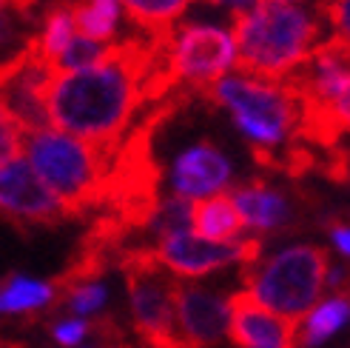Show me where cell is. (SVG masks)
<instances>
[{"label": "cell", "instance_id": "31", "mask_svg": "<svg viewBox=\"0 0 350 348\" xmlns=\"http://www.w3.org/2000/svg\"><path fill=\"white\" fill-rule=\"evenodd\" d=\"M185 3H191V0H185Z\"/></svg>", "mask_w": 350, "mask_h": 348}, {"label": "cell", "instance_id": "9", "mask_svg": "<svg viewBox=\"0 0 350 348\" xmlns=\"http://www.w3.org/2000/svg\"><path fill=\"white\" fill-rule=\"evenodd\" d=\"M228 197L239 212L242 223H248L259 237L299 232V225H305L302 212H313L317 208V197L308 195V191H302V197H299V188H296V197H288L285 191L273 188L262 177L234 186L228 191Z\"/></svg>", "mask_w": 350, "mask_h": 348}, {"label": "cell", "instance_id": "27", "mask_svg": "<svg viewBox=\"0 0 350 348\" xmlns=\"http://www.w3.org/2000/svg\"><path fill=\"white\" fill-rule=\"evenodd\" d=\"M38 3H40V0H6V6H9V9H14L21 17H29Z\"/></svg>", "mask_w": 350, "mask_h": 348}, {"label": "cell", "instance_id": "3", "mask_svg": "<svg viewBox=\"0 0 350 348\" xmlns=\"http://www.w3.org/2000/svg\"><path fill=\"white\" fill-rule=\"evenodd\" d=\"M23 149L29 154V169L63 206L68 220H89L100 212L103 180L114 151H103L51 129L26 134Z\"/></svg>", "mask_w": 350, "mask_h": 348}, {"label": "cell", "instance_id": "17", "mask_svg": "<svg viewBox=\"0 0 350 348\" xmlns=\"http://www.w3.org/2000/svg\"><path fill=\"white\" fill-rule=\"evenodd\" d=\"M129 21L146 38H165L180 23L185 0H122Z\"/></svg>", "mask_w": 350, "mask_h": 348}, {"label": "cell", "instance_id": "6", "mask_svg": "<svg viewBox=\"0 0 350 348\" xmlns=\"http://www.w3.org/2000/svg\"><path fill=\"white\" fill-rule=\"evenodd\" d=\"M117 266L126 277L131 320L139 343L146 348H183L174 314L177 277L163 269L151 246H126L117 257Z\"/></svg>", "mask_w": 350, "mask_h": 348}, {"label": "cell", "instance_id": "7", "mask_svg": "<svg viewBox=\"0 0 350 348\" xmlns=\"http://www.w3.org/2000/svg\"><path fill=\"white\" fill-rule=\"evenodd\" d=\"M171 63L180 86L202 92L234 66V40L225 29L205 23H177L171 38Z\"/></svg>", "mask_w": 350, "mask_h": 348}, {"label": "cell", "instance_id": "10", "mask_svg": "<svg viewBox=\"0 0 350 348\" xmlns=\"http://www.w3.org/2000/svg\"><path fill=\"white\" fill-rule=\"evenodd\" d=\"M0 217L9 220L17 232L55 229L68 223L63 206L51 197L23 158L0 169Z\"/></svg>", "mask_w": 350, "mask_h": 348}, {"label": "cell", "instance_id": "14", "mask_svg": "<svg viewBox=\"0 0 350 348\" xmlns=\"http://www.w3.org/2000/svg\"><path fill=\"white\" fill-rule=\"evenodd\" d=\"M188 225H194V237L208 243H234L242 237L245 223L234 208L228 195H211L194 200L188 208Z\"/></svg>", "mask_w": 350, "mask_h": 348}, {"label": "cell", "instance_id": "1", "mask_svg": "<svg viewBox=\"0 0 350 348\" xmlns=\"http://www.w3.org/2000/svg\"><path fill=\"white\" fill-rule=\"evenodd\" d=\"M171 34L146 38L137 32L106 46L92 69L57 72L46 89L49 123L103 151H117L143 112V83L163 60Z\"/></svg>", "mask_w": 350, "mask_h": 348}, {"label": "cell", "instance_id": "2", "mask_svg": "<svg viewBox=\"0 0 350 348\" xmlns=\"http://www.w3.org/2000/svg\"><path fill=\"white\" fill-rule=\"evenodd\" d=\"M234 66L242 77L282 83L299 69L319 43L322 17L317 9H299L259 0L251 12H231Z\"/></svg>", "mask_w": 350, "mask_h": 348}, {"label": "cell", "instance_id": "4", "mask_svg": "<svg viewBox=\"0 0 350 348\" xmlns=\"http://www.w3.org/2000/svg\"><path fill=\"white\" fill-rule=\"evenodd\" d=\"M205 103L228 109L237 120L251 154L262 169H271L296 132V100L282 83H262L251 77H225L200 92Z\"/></svg>", "mask_w": 350, "mask_h": 348}, {"label": "cell", "instance_id": "25", "mask_svg": "<svg viewBox=\"0 0 350 348\" xmlns=\"http://www.w3.org/2000/svg\"><path fill=\"white\" fill-rule=\"evenodd\" d=\"M14 43H26V34L21 32V23L9 14H0V55L9 51Z\"/></svg>", "mask_w": 350, "mask_h": 348}, {"label": "cell", "instance_id": "24", "mask_svg": "<svg viewBox=\"0 0 350 348\" xmlns=\"http://www.w3.org/2000/svg\"><path fill=\"white\" fill-rule=\"evenodd\" d=\"M92 334V320H63L51 325V340L60 348H72Z\"/></svg>", "mask_w": 350, "mask_h": 348}, {"label": "cell", "instance_id": "29", "mask_svg": "<svg viewBox=\"0 0 350 348\" xmlns=\"http://www.w3.org/2000/svg\"><path fill=\"white\" fill-rule=\"evenodd\" d=\"M3 6H6V0H0V9H3Z\"/></svg>", "mask_w": 350, "mask_h": 348}, {"label": "cell", "instance_id": "11", "mask_svg": "<svg viewBox=\"0 0 350 348\" xmlns=\"http://www.w3.org/2000/svg\"><path fill=\"white\" fill-rule=\"evenodd\" d=\"M228 337L237 348H296V320L268 311L251 291H237L228 300Z\"/></svg>", "mask_w": 350, "mask_h": 348}, {"label": "cell", "instance_id": "20", "mask_svg": "<svg viewBox=\"0 0 350 348\" xmlns=\"http://www.w3.org/2000/svg\"><path fill=\"white\" fill-rule=\"evenodd\" d=\"M188 208H191V203L177 197V195L160 200V208H157V217H154L148 232H154L157 240L188 232Z\"/></svg>", "mask_w": 350, "mask_h": 348}, {"label": "cell", "instance_id": "15", "mask_svg": "<svg viewBox=\"0 0 350 348\" xmlns=\"http://www.w3.org/2000/svg\"><path fill=\"white\" fill-rule=\"evenodd\" d=\"M347 291L345 294H334L330 300H325L322 306L310 308L308 314L296 325V348H317L325 340L334 337L339 328L347 323Z\"/></svg>", "mask_w": 350, "mask_h": 348}, {"label": "cell", "instance_id": "28", "mask_svg": "<svg viewBox=\"0 0 350 348\" xmlns=\"http://www.w3.org/2000/svg\"><path fill=\"white\" fill-rule=\"evenodd\" d=\"M103 348H131L129 343H109V345H103Z\"/></svg>", "mask_w": 350, "mask_h": 348}, {"label": "cell", "instance_id": "26", "mask_svg": "<svg viewBox=\"0 0 350 348\" xmlns=\"http://www.w3.org/2000/svg\"><path fill=\"white\" fill-rule=\"evenodd\" d=\"M202 3H211V6H228L231 12H251L259 0H202Z\"/></svg>", "mask_w": 350, "mask_h": 348}, {"label": "cell", "instance_id": "19", "mask_svg": "<svg viewBox=\"0 0 350 348\" xmlns=\"http://www.w3.org/2000/svg\"><path fill=\"white\" fill-rule=\"evenodd\" d=\"M68 6H72V0H55V3L46 9L43 32L34 34V38H38L40 51H43V58L49 63H55V66H57L60 55L66 51V46L72 43V38H75V26H72Z\"/></svg>", "mask_w": 350, "mask_h": 348}, {"label": "cell", "instance_id": "18", "mask_svg": "<svg viewBox=\"0 0 350 348\" xmlns=\"http://www.w3.org/2000/svg\"><path fill=\"white\" fill-rule=\"evenodd\" d=\"M55 306V288L46 280H29V277H6L0 288V314H34L40 308Z\"/></svg>", "mask_w": 350, "mask_h": 348}, {"label": "cell", "instance_id": "23", "mask_svg": "<svg viewBox=\"0 0 350 348\" xmlns=\"http://www.w3.org/2000/svg\"><path fill=\"white\" fill-rule=\"evenodd\" d=\"M23 137H26V132L21 129V123H17L12 112L0 103V169L12 160L23 158Z\"/></svg>", "mask_w": 350, "mask_h": 348}, {"label": "cell", "instance_id": "5", "mask_svg": "<svg viewBox=\"0 0 350 348\" xmlns=\"http://www.w3.org/2000/svg\"><path fill=\"white\" fill-rule=\"evenodd\" d=\"M327 271L330 251L317 243H302L268 260L242 266V283L268 311L299 323L319 303Z\"/></svg>", "mask_w": 350, "mask_h": 348}, {"label": "cell", "instance_id": "16", "mask_svg": "<svg viewBox=\"0 0 350 348\" xmlns=\"http://www.w3.org/2000/svg\"><path fill=\"white\" fill-rule=\"evenodd\" d=\"M72 26L92 43H111L120 21V0H72Z\"/></svg>", "mask_w": 350, "mask_h": 348}, {"label": "cell", "instance_id": "30", "mask_svg": "<svg viewBox=\"0 0 350 348\" xmlns=\"http://www.w3.org/2000/svg\"><path fill=\"white\" fill-rule=\"evenodd\" d=\"M273 3H285V0H273Z\"/></svg>", "mask_w": 350, "mask_h": 348}, {"label": "cell", "instance_id": "12", "mask_svg": "<svg viewBox=\"0 0 350 348\" xmlns=\"http://www.w3.org/2000/svg\"><path fill=\"white\" fill-rule=\"evenodd\" d=\"M174 314H177L183 348H214L225 337V328H228L225 297L194 283H177Z\"/></svg>", "mask_w": 350, "mask_h": 348}, {"label": "cell", "instance_id": "13", "mask_svg": "<svg viewBox=\"0 0 350 348\" xmlns=\"http://www.w3.org/2000/svg\"><path fill=\"white\" fill-rule=\"evenodd\" d=\"M228 180H231V163L211 140L194 143L174 163V195L183 200L211 197L228 186Z\"/></svg>", "mask_w": 350, "mask_h": 348}, {"label": "cell", "instance_id": "21", "mask_svg": "<svg viewBox=\"0 0 350 348\" xmlns=\"http://www.w3.org/2000/svg\"><path fill=\"white\" fill-rule=\"evenodd\" d=\"M106 300H109V291L106 286L100 283H89V286H77L72 291H66L63 297L55 303V308H72L75 314H100L103 308H106Z\"/></svg>", "mask_w": 350, "mask_h": 348}, {"label": "cell", "instance_id": "8", "mask_svg": "<svg viewBox=\"0 0 350 348\" xmlns=\"http://www.w3.org/2000/svg\"><path fill=\"white\" fill-rule=\"evenodd\" d=\"M163 269L180 274V277H202L217 269H225L231 263L251 266L262 260V249H265V237L259 234H242L234 243H208L194 234H171L157 240L151 246Z\"/></svg>", "mask_w": 350, "mask_h": 348}, {"label": "cell", "instance_id": "22", "mask_svg": "<svg viewBox=\"0 0 350 348\" xmlns=\"http://www.w3.org/2000/svg\"><path fill=\"white\" fill-rule=\"evenodd\" d=\"M103 51H106V46L92 43L85 38H72V43L66 46L57 60V69L60 72H83V69H92L103 58Z\"/></svg>", "mask_w": 350, "mask_h": 348}]
</instances>
